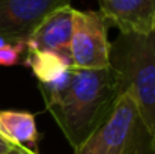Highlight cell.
Listing matches in <instances>:
<instances>
[{
  "label": "cell",
  "mask_w": 155,
  "mask_h": 154,
  "mask_svg": "<svg viewBox=\"0 0 155 154\" xmlns=\"http://www.w3.org/2000/svg\"><path fill=\"white\" fill-rule=\"evenodd\" d=\"M122 94L120 77L111 67L104 70L72 68L68 89L47 110L74 150L100 127Z\"/></svg>",
  "instance_id": "cell-1"
},
{
  "label": "cell",
  "mask_w": 155,
  "mask_h": 154,
  "mask_svg": "<svg viewBox=\"0 0 155 154\" xmlns=\"http://www.w3.org/2000/svg\"><path fill=\"white\" fill-rule=\"evenodd\" d=\"M110 67L155 136V32L119 33L110 43Z\"/></svg>",
  "instance_id": "cell-2"
},
{
  "label": "cell",
  "mask_w": 155,
  "mask_h": 154,
  "mask_svg": "<svg viewBox=\"0 0 155 154\" xmlns=\"http://www.w3.org/2000/svg\"><path fill=\"white\" fill-rule=\"evenodd\" d=\"M72 154H155V136L124 92L100 127Z\"/></svg>",
  "instance_id": "cell-3"
},
{
  "label": "cell",
  "mask_w": 155,
  "mask_h": 154,
  "mask_svg": "<svg viewBox=\"0 0 155 154\" xmlns=\"http://www.w3.org/2000/svg\"><path fill=\"white\" fill-rule=\"evenodd\" d=\"M108 21L100 11L74 9L69 57L75 70H104L110 67Z\"/></svg>",
  "instance_id": "cell-4"
},
{
  "label": "cell",
  "mask_w": 155,
  "mask_h": 154,
  "mask_svg": "<svg viewBox=\"0 0 155 154\" xmlns=\"http://www.w3.org/2000/svg\"><path fill=\"white\" fill-rule=\"evenodd\" d=\"M66 5L71 0H0V38L27 41L47 15Z\"/></svg>",
  "instance_id": "cell-5"
},
{
  "label": "cell",
  "mask_w": 155,
  "mask_h": 154,
  "mask_svg": "<svg viewBox=\"0 0 155 154\" xmlns=\"http://www.w3.org/2000/svg\"><path fill=\"white\" fill-rule=\"evenodd\" d=\"M100 12L119 33L148 35L155 27V0H98Z\"/></svg>",
  "instance_id": "cell-6"
},
{
  "label": "cell",
  "mask_w": 155,
  "mask_h": 154,
  "mask_svg": "<svg viewBox=\"0 0 155 154\" xmlns=\"http://www.w3.org/2000/svg\"><path fill=\"white\" fill-rule=\"evenodd\" d=\"M72 20H74V8L71 5L53 11L27 38L26 41L27 50L56 51L69 57Z\"/></svg>",
  "instance_id": "cell-7"
},
{
  "label": "cell",
  "mask_w": 155,
  "mask_h": 154,
  "mask_svg": "<svg viewBox=\"0 0 155 154\" xmlns=\"http://www.w3.org/2000/svg\"><path fill=\"white\" fill-rule=\"evenodd\" d=\"M0 132L15 145L38 153V127L35 115L26 110H2Z\"/></svg>",
  "instance_id": "cell-8"
},
{
  "label": "cell",
  "mask_w": 155,
  "mask_h": 154,
  "mask_svg": "<svg viewBox=\"0 0 155 154\" xmlns=\"http://www.w3.org/2000/svg\"><path fill=\"white\" fill-rule=\"evenodd\" d=\"M23 65L29 67L39 83H50L72 68L71 59L56 51L27 50Z\"/></svg>",
  "instance_id": "cell-9"
},
{
  "label": "cell",
  "mask_w": 155,
  "mask_h": 154,
  "mask_svg": "<svg viewBox=\"0 0 155 154\" xmlns=\"http://www.w3.org/2000/svg\"><path fill=\"white\" fill-rule=\"evenodd\" d=\"M26 53H27L26 41L5 44L3 47H0V67H14L23 63Z\"/></svg>",
  "instance_id": "cell-10"
},
{
  "label": "cell",
  "mask_w": 155,
  "mask_h": 154,
  "mask_svg": "<svg viewBox=\"0 0 155 154\" xmlns=\"http://www.w3.org/2000/svg\"><path fill=\"white\" fill-rule=\"evenodd\" d=\"M14 145H15V144H12V142L0 132V154H5L6 151H9Z\"/></svg>",
  "instance_id": "cell-11"
},
{
  "label": "cell",
  "mask_w": 155,
  "mask_h": 154,
  "mask_svg": "<svg viewBox=\"0 0 155 154\" xmlns=\"http://www.w3.org/2000/svg\"><path fill=\"white\" fill-rule=\"evenodd\" d=\"M5 154H38V153H35L32 150H27V148H23L20 145H14L9 151H6Z\"/></svg>",
  "instance_id": "cell-12"
},
{
  "label": "cell",
  "mask_w": 155,
  "mask_h": 154,
  "mask_svg": "<svg viewBox=\"0 0 155 154\" xmlns=\"http://www.w3.org/2000/svg\"><path fill=\"white\" fill-rule=\"evenodd\" d=\"M154 32H155V27H154Z\"/></svg>",
  "instance_id": "cell-13"
}]
</instances>
